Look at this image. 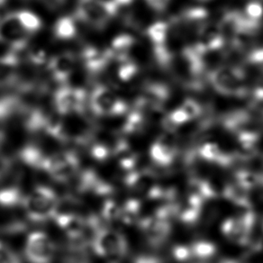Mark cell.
Instances as JSON below:
<instances>
[{"label": "cell", "instance_id": "obj_1", "mask_svg": "<svg viewBox=\"0 0 263 263\" xmlns=\"http://www.w3.org/2000/svg\"><path fill=\"white\" fill-rule=\"evenodd\" d=\"M206 81L220 95L241 99L250 96L247 73L241 66H218L209 71Z\"/></svg>", "mask_w": 263, "mask_h": 263}, {"label": "cell", "instance_id": "obj_2", "mask_svg": "<svg viewBox=\"0 0 263 263\" xmlns=\"http://www.w3.org/2000/svg\"><path fill=\"white\" fill-rule=\"evenodd\" d=\"M60 199L54 190L46 186L34 187L24 197L23 209L33 223H43L57 216Z\"/></svg>", "mask_w": 263, "mask_h": 263}, {"label": "cell", "instance_id": "obj_3", "mask_svg": "<svg viewBox=\"0 0 263 263\" xmlns=\"http://www.w3.org/2000/svg\"><path fill=\"white\" fill-rule=\"evenodd\" d=\"M119 8L113 0H78L76 15L95 29H103Z\"/></svg>", "mask_w": 263, "mask_h": 263}, {"label": "cell", "instance_id": "obj_4", "mask_svg": "<svg viewBox=\"0 0 263 263\" xmlns=\"http://www.w3.org/2000/svg\"><path fill=\"white\" fill-rule=\"evenodd\" d=\"M89 105L93 113L102 117L120 116L128 109L127 104L124 99L111 88L103 85L97 86L92 90Z\"/></svg>", "mask_w": 263, "mask_h": 263}, {"label": "cell", "instance_id": "obj_5", "mask_svg": "<svg viewBox=\"0 0 263 263\" xmlns=\"http://www.w3.org/2000/svg\"><path fill=\"white\" fill-rule=\"evenodd\" d=\"M227 37L219 23L208 22L197 31L193 42L190 43L200 54L209 56L219 51L227 44Z\"/></svg>", "mask_w": 263, "mask_h": 263}, {"label": "cell", "instance_id": "obj_6", "mask_svg": "<svg viewBox=\"0 0 263 263\" xmlns=\"http://www.w3.org/2000/svg\"><path fill=\"white\" fill-rule=\"evenodd\" d=\"M79 158L71 152H63L48 155L44 172L60 182L68 181L79 171Z\"/></svg>", "mask_w": 263, "mask_h": 263}, {"label": "cell", "instance_id": "obj_7", "mask_svg": "<svg viewBox=\"0 0 263 263\" xmlns=\"http://www.w3.org/2000/svg\"><path fill=\"white\" fill-rule=\"evenodd\" d=\"M55 251L54 242L44 232H33L26 239L25 255L29 263H51Z\"/></svg>", "mask_w": 263, "mask_h": 263}, {"label": "cell", "instance_id": "obj_8", "mask_svg": "<svg viewBox=\"0 0 263 263\" xmlns=\"http://www.w3.org/2000/svg\"><path fill=\"white\" fill-rule=\"evenodd\" d=\"M29 35L15 12L0 18V44H6L12 51L17 52L26 48Z\"/></svg>", "mask_w": 263, "mask_h": 263}, {"label": "cell", "instance_id": "obj_9", "mask_svg": "<svg viewBox=\"0 0 263 263\" xmlns=\"http://www.w3.org/2000/svg\"><path fill=\"white\" fill-rule=\"evenodd\" d=\"M87 93L81 88L62 86L55 91L53 106L57 113L62 117L82 113Z\"/></svg>", "mask_w": 263, "mask_h": 263}, {"label": "cell", "instance_id": "obj_10", "mask_svg": "<svg viewBox=\"0 0 263 263\" xmlns=\"http://www.w3.org/2000/svg\"><path fill=\"white\" fill-rule=\"evenodd\" d=\"M170 97L171 90L168 85L161 82H149L143 87L134 106L143 110L146 113L159 111L162 109Z\"/></svg>", "mask_w": 263, "mask_h": 263}, {"label": "cell", "instance_id": "obj_11", "mask_svg": "<svg viewBox=\"0 0 263 263\" xmlns=\"http://www.w3.org/2000/svg\"><path fill=\"white\" fill-rule=\"evenodd\" d=\"M94 252L102 257H116L124 252L125 243L120 234L108 229L96 231L92 239Z\"/></svg>", "mask_w": 263, "mask_h": 263}, {"label": "cell", "instance_id": "obj_12", "mask_svg": "<svg viewBox=\"0 0 263 263\" xmlns=\"http://www.w3.org/2000/svg\"><path fill=\"white\" fill-rule=\"evenodd\" d=\"M56 222L59 227L73 242H82L88 228H96L95 219H84L73 214L57 215Z\"/></svg>", "mask_w": 263, "mask_h": 263}, {"label": "cell", "instance_id": "obj_13", "mask_svg": "<svg viewBox=\"0 0 263 263\" xmlns=\"http://www.w3.org/2000/svg\"><path fill=\"white\" fill-rule=\"evenodd\" d=\"M76 66V58L70 52L55 55L49 61L48 67L51 77L59 83H66L73 73Z\"/></svg>", "mask_w": 263, "mask_h": 263}, {"label": "cell", "instance_id": "obj_14", "mask_svg": "<svg viewBox=\"0 0 263 263\" xmlns=\"http://www.w3.org/2000/svg\"><path fill=\"white\" fill-rule=\"evenodd\" d=\"M82 61L89 73L98 74L105 70L113 60L109 49L101 50L99 48H85L82 51Z\"/></svg>", "mask_w": 263, "mask_h": 263}, {"label": "cell", "instance_id": "obj_15", "mask_svg": "<svg viewBox=\"0 0 263 263\" xmlns=\"http://www.w3.org/2000/svg\"><path fill=\"white\" fill-rule=\"evenodd\" d=\"M18 63L16 52L0 56V87L15 82Z\"/></svg>", "mask_w": 263, "mask_h": 263}, {"label": "cell", "instance_id": "obj_16", "mask_svg": "<svg viewBox=\"0 0 263 263\" xmlns=\"http://www.w3.org/2000/svg\"><path fill=\"white\" fill-rule=\"evenodd\" d=\"M136 40L132 36L131 34L122 33L120 35H117L114 38L109 49L112 58L117 62H122L126 59L130 58L129 55L132 49L134 48Z\"/></svg>", "mask_w": 263, "mask_h": 263}, {"label": "cell", "instance_id": "obj_17", "mask_svg": "<svg viewBox=\"0 0 263 263\" xmlns=\"http://www.w3.org/2000/svg\"><path fill=\"white\" fill-rule=\"evenodd\" d=\"M25 108L22 99L15 96H7L0 98V122L9 120Z\"/></svg>", "mask_w": 263, "mask_h": 263}, {"label": "cell", "instance_id": "obj_18", "mask_svg": "<svg viewBox=\"0 0 263 263\" xmlns=\"http://www.w3.org/2000/svg\"><path fill=\"white\" fill-rule=\"evenodd\" d=\"M47 156V154H44L38 147L33 145L24 147L20 152V158L26 164L42 171H44Z\"/></svg>", "mask_w": 263, "mask_h": 263}, {"label": "cell", "instance_id": "obj_19", "mask_svg": "<svg viewBox=\"0 0 263 263\" xmlns=\"http://www.w3.org/2000/svg\"><path fill=\"white\" fill-rule=\"evenodd\" d=\"M53 33L59 40L69 41L73 39L77 34L75 19L68 15L58 19L53 27Z\"/></svg>", "mask_w": 263, "mask_h": 263}, {"label": "cell", "instance_id": "obj_20", "mask_svg": "<svg viewBox=\"0 0 263 263\" xmlns=\"http://www.w3.org/2000/svg\"><path fill=\"white\" fill-rule=\"evenodd\" d=\"M62 263H90L84 243L73 242L63 256Z\"/></svg>", "mask_w": 263, "mask_h": 263}, {"label": "cell", "instance_id": "obj_21", "mask_svg": "<svg viewBox=\"0 0 263 263\" xmlns=\"http://www.w3.org/2000/svg\"><path fill=\"white\" fill-rule=\"evenodd\" d=\"M15 13H16L17 18L19 19L23 27L29 34L36 33L42 28V26H43L42 20L38 15H35L33 12L21 10V11L15 12Z\"/></svg>", "mask_w": 263, "mask_h": 263}, {"label": "cell", "instance_id": "obj_22", "mask_svg": "<svg viewBox=\"0 0 263 263\" xmlns=\"http://www.w3.org/2000/svg\"><path fill=\"white\" fill-rule=\"evenodd\" d=\"M138 70L139 69L136 62L131 60V58H128L124 61L119 62L117 76L120 81L127 82L136 77Z\"/></svg>", "mask_w": 263, "mask_h": 263}, {"label": "cell", "instance_id": "obj_23", "mask_svg": "<svg viewBox=\"0 0 263 263\" xmlns=\"http://www.w3.org/2000/svg\"><path fill=\"white\" fill-rule=\"evenodd\" d=\"M179 106L190 121L194 120L197 117H200L203 112V107L200 105V103L196 99H190V98L185 99Z\"/></svg>", "mask_w": 263, "mask_h": 263}, {"label": "cell", "instance_id": "obj_24", "mask_svg": "<svg viewBox=\"0 0 263 263\" xmlns=\"http://www.w3.org/2000/svg\"><path fill=\"white\" fill-rule=\"evenodd\" d=\"M0 263H21L18 255L2 241H0Z\"/></svg>", "mask_w": 263, "mask_h": 263}, {"label": "cell", "instance_id": "obj_25", "mask_svg": "<svg viewBox=\"0 0 263 263\" xmlns=\"http://www.w3.org/2000/svg\"><path fill=\"white\" fill-rule=\"evenodd\" d=\"M250 97L253 102H263V75L258 78L251 88Z\"/></svg>", "mask_w": 263, "mask_h": 263}, {"label": "cell", "instance_id": "obj_26", "mask_svg": "<svg viewBox=\"0 0 263 263\" xmlns=\"http://www.w3.org/2000/svg\"><path fill=\"white\" fill-rule=\"evenodd\" d=\"M147 6L157 13L164 12L172 0H144Z\"/></svg>", "mask_w": 263, "mask_h": 263}, {"label": "cell", "instance_id": "obj_27", "mask_svg": "<svg viewBox=\"0 0 263 263\" xmlns=\"http://www.w3.org/2000/svg\"><path fill=\"white\" fill-rule=\"evenodd\" d=\"M28 56H29L30 61L33 62V64L39 65L46 62V52L39 48L31 50Z\"/></svg>", "mask_w": 263, "mask_h": 263}, {"label": "cell", "instance_id": "obj_28", "mask_svg": "<svg viewBox=\"0 0 263 263\" xmlns=\"http://www.w3.org/2000/svg\"><path fill=\"white\" fill-rule=\"evenodd\" d=\"M11 168V162L8 158L0 153V179L4 178Z\"/></svg>", "mask_w": 263, "mask_h": 263}, {"label": "cell", "instance_id": "obj_29", "mask_svg": "<svg viewBox=\"0 0 263 263\" xmlns=\"http://www.w3.org/2000/svg\"><path fill=\"white\" fill-rule=\"evenodd\" d=\"M114 2L116 3L118 8H123V7H126L129 5L133 4L135 0H113Z\"/></svg>", "mask_w": 263, "mask_h": 263}, {"label": "cell", "instance_id": "obj_30", "mask_svg": "<svg viewBox=\"0 0 263 263\" xmlns=\"http://www.w3.org/2000/svg\"><path fill=\"white\" fill-rule=\"evenodd\" d=\"M4 139H5L4 133H3V132H2V131H1V130H0V144H1V143H3V141H4Z\"/></svg>", "mask_w": 263, "mask_h": 263}, {"label": "cell", "instance_id": "obj_31", "mask_svg": "<svg viewBox=\"0 0 263 263\" xmlns=\"http://www.w3.org/2000/svg\"><path fill=\"white\" fill-rule=\"evenodd\" d=\"M254 1H258V2H261V3H263V0H254Z\"/></svg>", "mask_w": 263, "mask_h": 263}, {"label": "cell", "instance_id": "obj_32", "mask_svg": "<svg viewBox=\"0 0 263 263\" xmlns=\"http://www.w3.org/2000/svg\"><path fill=\"white\" fill-rule=\"evenodd\" d=\"M201 1H206V0H201Z\"/></svg>", "mask_w": 263, "mask_h": 263}]
</instances>
